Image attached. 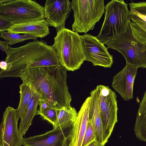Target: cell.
Segmentation results:
<instances>
[{
    "mask_svg": "<svg viewBox=\"0 0 146 146\" xmlns=\"http://www.w3.org/2000/svg\"><path fill=\"white\" fill-rule=\"evenodd\" d=\"M67 71L62 66L38 67L25 70L19 77L40 96L41 100L53 108L60 110L71 106Z\"/></svg>",
    "mask_w": 146,
    "mask_h": 146,
    "instance_id": "1",
    "label": "cell"
},
{
    "mask_svg": "<svg viewBox=\"0 0 146 146\" xmlns=\"http://www.w3.org/2000/svg\"><path fill=\"white\" fill-rule=\"evenodd\" d=\"M5 61L6 70H0V77H19L25 70L30 68L62 66L53 45L46 41L34 40L21 46H9Z\"/></svg>",
    "mask_w": 146,
    "mask_h": 146,
    "instance_id": "2",
    "label": "cell"
},
{
    "mask_svg": "<svg viewBox=\"0 0 146 146\" xmlns=\"http://www.w3.org/2000/svg\"><path fill=\"white\" fill-rule=\"evenodd\" d=\"M52 45L62 65L67 70L79 69L85 60L81 36L72 30L65 27L57 30Z\"/></svg>",
    "mask_w": 146,
    "mask_h": 146,
    "instance_id": "3",
    "label": "cell"
},
{
    "mask_svg": "<svg viewBox=\"0 0 146 146\" xmlns=\"http://www.w3.org/2000/svg\"><path fill=\"white\" fill-rule=\"evenodd\" d=\"M105 11L103 23L96 37L106 44L126 31L131 15L123 0L111 1L105 7Z\"/></svg>",
    "mask_w": 146,
    "mask_h": 146,
    "instance_id": "4",
    "label": "cell"
},
{
    "mask_svg": "<svg viewBox=\"0 0 146 146\" xmlns=\"http://www.w3.org/2000/svg\"><path fill=\"white\" fill-rule=\"evenodd\" d=\"M0 18L12 24L45 19L44 7L31 0H0Z\"/></svg>",
    "mask_w": 146,
    "mask_h": 146,
    "instance_id": "5",
    "label": "cell"
},
{
    "mask_svg": "<svg viewBox=\"0 0 146 146\" xmlns=\"http://www.w3.org/2000/svg\"><path fill=\"white\" fill-rule=\"evenodd\" d=\"M71 5L74 19L72 31L78 33L86 34L93 30L105 12L104 0H73Z\"/></svg>",
    "mask_w": 146,
    "mask_h": 146,
    "instance_id": "6",
    "label": "cell"
},
{
    "mask_svg": "<svg viewBox=\"0 0 146 146\" xmlns=\"http://www.w3.org/2000/svg\"><path fill=\"white\" fill-rule=\"evenodd\" d=\"M106 44L108 48L120 52L124 58L126 63L138 68H146V43L138 41L134 37L130 21L124 33Z\"/></svg>",
    "mask_w": 146,
    "mask_h": 146,
    "instance_id": "7",
    "label": "cell"
},
{
    "mask_svg": "<svg viewBox=\"0 0 146 146\" xmlns=\"http://www.w3.org/2000/svg\"><path fill=\"white\" fill-rule=\"evenodd\" d=\"M100 108L105 143L108 142L115 123L117 122V96L108 86H97Z\"/></svg>",
    "mask_w": 146,
    "mask_h": 146,
    "instance_id": "8",
    "label": "cell"
},
{
    "mask_svg": "<svg viewBox=\"0 0 146 146\" xmlns=\"http://www.w3.org/2000/svg\"><path fill=\"white\" fill-rule=\"evenodd\" d=\"M85 60L91 62L95 66L110 68L113 63V56L107 47L96 36L89 34L81 36Z\"/></svg>",
    "mask_w": 146,
    "mask_h": 146,
    "instance_id": "9",
    "label": "cell"
},
{
    "mask_svg": "<svg viewBox=\"0 0 146 146\" xmlns=\"http://www.w3.org/2000/svg\"><path fill=\"white\" fill-rule=\"evenodd\" d=\"M16 109H6L0 125V146H21L24 138L18 128Z\"/></svg>",
    "mask_w": 146,
    "mask_h": 146,
    "instance_id": "10",
    "label": "cell"
},
{
    "mask_svg": "<svg viewBox=\"0 0 146 146\" xmlns=\"http://www.w3.org/2000/svg\"><path fill=\"white\" fill-rule=\"evenodd\" d=\"M72 126L59 127L46 133L24 138V146H70Z\"/></svg>",
    "mask_w": 146,
    "mask_h": 146,
    "instance_id": "11",
    "label": "cell"
},
{
    "mask_svg": "<svg viewBox=\"0 0 146 146\" xmlns=\"http://www.w3.org/2000/svg\"><path fill=\"white\" fill-rule=\"evenodd\" d=\"M44 8L45 19L49 26L57 30L65 27L72 9L69 0H46Z\"/></svg>",
    "mask_w": 146,
    "mask_h": 146,
    "instance_id": "12",
    "label": "cell"
},
{
    "mask_svg": "<svg viewBox=\"0 0 146 146\" xmlns=\"http://www.w3.org/2000/svg\"><path fill=\"white\" fill-rule=\"evenodd\" d=\"M138 68L126 63L124 68L113 78L112 87L125 101L133 98V84Z\"/></svg>",
    "mask_w": 146,
    "mask_h": 146,
    "instance_id": "13",
    "label": "cell"
},
{
    "mask_svg": "<svg viewBox=\"0 0 146 146\" xmlns=\"http://www.w3.org/2000/svg\"><path fill=\"white\" fill-rule=\"evenodd\" d=\"M90 97L85 100L79 111L72 125L70 146H82L89 119Z\"/></svg>",
    "mask_w": 146,
    "mask_h": 146,
    "instance_id": "14",
    "label": "cell"
},
{
    "mask_svg": "<svg viewBox=\"0 0 146 146\" xmlns=\"http://www.w3.org/2000/svg\"><path fill=\"white\" fill-rule=\"evenodd\" d=\"M7 32L33 35L40 38L44 37L50 33L49 25L45 19L13 24Z\"/></svg>",
    "mask_w": 146,
    "mask_h": 146,
    "instance_id": "15",
    "label": "cell"
},
{
    "mask_svg": "<svg viewBox=\"0 0 146 146\" xmlns=\"http://www.w3.org/2000/svg\"><path fill=\"white\" fill-rule=\"evenodd\" d=\"M90 95L89 119L92 122L94 127L96 141L104 146L106 143L104 139L98 96L96 88L90 92Z\"/></svg>",
    "mask_w": 146,
    "mask_h": 146,
    "instance_id": "16",
    "label": "cell"
},
{
    "mask_svg": "<svg viewBox=\"0 0 146 146\" xmlns=\"http://www.w3.org/2000/svg\"><path fill=\"white\" fill-rule=\"evenodd\" d=\"M41 100L40 96L35 92L24 115L21 119L19 130L22 135L28 130L34 117L38 115L37 108Z\"/></svg>",
    "mask_w": 146,
    "mask_h": 146,
    "instance_id": "17",
    "label": "cell"
},
{
    "mask_svg": "<svg viewBox=\"0 0 146 146\" xmlns=\"http://www.w3.org/2000/svg\"><path fill=\"white\" fill-rule=\"evenodd\" d=\"M134 131L137 138L146 142V91L139 105Z\"/></svg>",
    "mask_w": 146,
    "mask_h": 146,
    "instance_id": "18",
    "label": "cell"
},
{
    "mask_svg": "<svg viewBox=\"0 0 146 146\" xmlns=\"http://www.w3.org/2000/svg\"><path fill=\"white\" fill-rule=\"evenodd\" d=\"M130 25L133 35L138 41L146 43V20L134 11H130Z\"/></svg>",
    "mask_w": 146,
    "mask_h": 146,
    "instance_id": "19",
    "label": "cell"
},
{
    "mask_svg": "<svg viewBox=\"0 0 146 146\" xmlns=\"http://www.w3.org/2000/svg\"><path fill=\"white\" fill-rule=\"evenodd\" d=\"M19 88L20 100L18 107L16 109V115L18 119L24 115L30 101L35 94L33 90L24 83L20 85Z\"/></svg>",
    "mask_w": 146,
    "mask_h": 146,
    "instance_id": "20",
    "label": "cell"
},
{
    "mask_svg": "<svg viewBox=\"0 0 146 146\" xmlns=\"http://www.w3.org/2000/svg\"><path fill=\"white\" fill-rule=\"evenodd\" d=\"M77 115L75 109L71 106L58 110L56 121L53 128L73 125Z\"/></svg>",
    "mask_w": 146,
    "mask_h": 146,
    "instance_id": "21",
    "label": "cell"
},
{
    "mask_svg": "<svg viewBox=\"0 0 146 146\" xmlns=\"http://www.w3.org/2000/svg\"><path fill=\"white\" fill-rule=\"evenodd\" d=\"M38 115L51 123L54 126L56 121L58 110L53 108L47 102L40 100Z\"/></svg>",
    "mask_w": 146,
    "mask_h": 146,
    "instance_id": "22",
    "label": "cell"
},
{
    "mask_svg": "<svg viewBox=\"0 0 146 146\" xmlns=\"http://www.w3.org/2000/svg\"><path fill=\"white\" fill-rule=\"evenodd\" d=\"M0 37L8 42L9 45H12L18 43L24 42L29 39L37 40L38 37L34 36L15 34L8 32H0Z\"/></svg>",
    "mask_w": 146,
    "mask_h": 146,
    "instance_id": "23",
    "label": "cell"
},
{
    "mask_svg": "<svg viewBox=\"0 0 146 146\" xmlns=\"http://www.w3.org/2000/svg\"><path fill=\"white\" fill-rule=\"evenodd\" d=\"M96 137L94 127L92 122L89 119L82 146H87L92 142L96 141Z\"/></svg>",
    "mask_w": 146,
    "mask_h": 146,
    "instance_id": "24",
    "label": "cell"
},
{
    "mask_svg": "<svg viewBox=\"0 0 146 146\" xmlns=\"http://www.w3.org/2000/svg\"><path fill=\"white\" fill-rule=\"evenodd\" d=\"M130 10L142 15L146 16V1L132 2L129 4Z\"/></svg>",
    "mask_w": 146,
    "mask_h": 146,
    "instance_id": "25",
    "label": "cell"
},
{
    "mask_svg": "<svg viewBox=\"0 0 146 146\" xmlns=\"http://www.w3.org/2000/svg\"><path fill=\"white\" fill-rule=\"evenodd\" d=\"M13 24L9 21L0 18V32L7 31Z\"/></svg>",
    "mask_w": 146,
    "mask_h": 146,
    "instance_id": "26",
    "label": "cell"
},
{
    "mask_svg": "<svg viewBox=\"0 0 146 146\" xmlns=\"http://www.w3.org/2000/svg\"><path fill=\"white\" fill-rule=\"evenodd\" d=\"M9 46L8 42L6 41H0V49L6 54L7 53Z\"/></svg>",
    "mask_w": 146,
    "mask_h": 146,
    "instance_id": "27",
    "label": "cell"
},
{
    "mask_svg": "<svg viewBox=\"0 0 146 146\" xmlns=\"http://www.w3.org/2000/svg\"><path fill=\"white\" fill-rule=\"evenodd\" d=\"M8 63L5 60L1 61L0 62V70L4 71L6 70L7 68Z\"/></svg>",
    "mask_w": 146,
    "mask_h": 146,
    "instance_id": "28",
    "label": "cell"
},
{
    "mask_svg": "<svg viewBox=\"0 0 146 146\" xmlns=\"http://www.w3.org/2000/svg\"><path fill=\"white\" fill-rule=\"evenodd\" d=\"M87 146H104L102 144L96 141H94L91 143Z\"/></svg>",
    "mask_w": 146,
    "mask_h": 146,
    "instance_id": "29",
    "label": "cell"
}]
</instances>
